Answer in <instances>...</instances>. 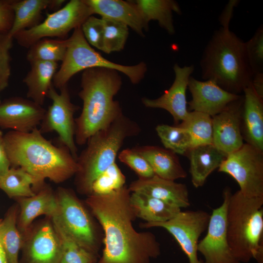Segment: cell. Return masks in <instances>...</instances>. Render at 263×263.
I'll use <instances>...</instances> for the list:
<instances>
[{
    "instance_id": "9c48e42d",
    "label": "cell",
    "mask_w": 263,
    "mask_h": 263,
    "mask_svg": "<svg viewBox=\"0 0 263 263\" xmlns=\"http://www.w3.org/2000/svg\"><path fill=\"white\" fill-rule=\"evenodd\" d=\"M93 13L85 0H71L54 12L47 14L37 25L22 30L14 37L21 46L29 48L44 38L64 39L72 30L81 26Z\"/></svg>"
},
{
    "instance_id": "836d02e7",
    "label": "cell",
    "mask_w": 263,
    "mask_h": 263,
    "mask_svg": "<svg viewBox=\"0 0 263 263\" xmlns=\"http://www.w3.org/2000/svg\"><path fill=\"white\" fill-rule=\"evenodd\" d=\"M54 225L61 243L62 253L60 263H95V254L80 245L59 228Z\"/></svg>"
},
{
    "instance_id": "b9f144b4",
    "label": "cell",
    "mask_w": 263,
    "mask_h": 263,
    "mask_svg": "<svg viewBox=\"0 0 263 263\" xmlns=\"http://www.w3.org/2000/svg\"><path fill=\"white\" fill-rule=\"evenodd\" d=\"M11 168V165L6 151L4 134L0 130V176L6 173Z\"/></svg>"
},
{
    "instance_id": "4fadbf2b",
    "label": "cell",
    "mask_w": 263,
    "mask_h": 263,
    "mask_svg": "<svg viewBox=\"0 0 263 263\" xmlns=\"http://www.w3.org/2000/svg\"><path fill=\"white\" fill-rule=\"evenodd\" d=\"M230 188L223 191V201L213 209L205 236L199 242L198 252L204 257V263H241L234 256L229 246L226 234V212Z\"/></svg>"
},
{
    "instance_id": "1f68e13d",
    "label": "cell",
    "mask_w": 263,
    "mask_h": 263,
    "mask_svg": "<svg viewBox=\"0 0 263 263\" xmlns=\"http://www.w3.org/2000/svg\"><path fill=\"white\" fill-rule=\"evenodd\" d=\"M177 125L185 128L189 133L192 141L191 148L199 145L212 144V120L210 115L198 112H188L186 118Z\"/></svg>"
},
{
    "instance_id": "d6986e66",
    "label": "cell",
    "mask_w": 263,
    "mask_h": 263,
    "mask_svg": "<svg viewBox=\"0 0 263 263\" xmlns=\"http://www.w3.org/2000/svg\"><path fill=\"white\" fill-rule=\"evenodd\" d=\"M131 192L144 194L180 208L190 205L189 194L185 184L167 180L155 175L149 178H139L128 187Z\"/></svg>"
},
{
    "instance_id": "5b68a950",
    "label": "cell",
    "mask_w": 263,
    "mask_h": 263,
    "mask_svg": "<svg viewBox=\"0 0 263 263\" xmlns=\"http://www.w3.org/2000/svg\"><path fill=\"white\" fill-rule=\"evenodd\" d=\"M141 131L135 121L122 113L108 126L92 135L76 159L75 184L77 191L87 196L91 195L93 182L115 162L125 140L138 135Z\"/></svg>"
},
{
    "instance_id": "7402d4cb",
    "label": "cell",
    "mask_w": 263,
    "mask_h": 263,
    "mask_svg": "<svg viewBox=\"0 0 263 263\" xmlns=\"http://www.w3.org/2000/svg\"><path fill=\"white\" fill-rule=\"evenodd\" d=\"M85 1L93 14H96L101 18L121 22L140 36H143V30L148 29L132 0H85Z\"/></svg>"
},
{
    "instance_id": "ffe728a7",
    "label": "cell",
    "mask_w": 263,
    "mask_h": 263,
    "mask_svg": "<svg viewBox=\"0 0 263 263\" xmlns=\"http://www.w3.org/2000/svg\"><path fill=\"white\" fill-rule=\"evenodd\" d=\"M16 199L19 208L17 227L22 235L28 230L37 217L44 215L52 218L56 212V192L48 185H44L32 196Z\"/></svg>"
},
{
    "instance_id": "52a82bcc",
    "label": "cell",
    "mask_w": 263,
    "mask_h": 263,
    "mask_svg": "<svg viewBox=\"0 0 263 263\" xmlns=\"http://www.w3.org/2000/svg\"><path fill=\"white\" fill-rule=\"evenodd\" d=\"M98 67L120 72L133 84L138 83L144 78L147 70V65L143 62L127 66L105 58L92 48L79 26L75 29L71 36L68 38L66 54L60 68L55 75L53 85L59 90L67 85L68 81L75 74L88 69Z\"/></svg>"
},
{
    "instance_id": "ac0fdd59",
    "label": "cell",
    "mask_w": 263,
    "mask_h": 263,
    "mask_svg": "<svg viewBox=\"0 0 263 263\" xmlns=\"http://www.w3.org/2000/svg\"><path fill=\"white\" fill-rule=\"evenodd\" d=\"M188 88L191 95V100L188 103L189 109L211 117L221 112L241 96L225 91L211 80L200 81L191 76Z\"/></svg>"
},
{
    "instance_id": "44dd1931",
    "label": "cell",
    "mask_w": 263,
    "mask_h": 263,
    "mask_svg": "<svg viewBox=\"0 0 263 263\" xmlns=\"http://www.w3.org/2000/svg\"><path fill=\"white\" fill-rule=\"evenodd\" d=\"M243 92L241 119L243 139L245 143L263 151V98L258 95L251 84Z\"/></svg>"
},
{
    "instance_id": "e0dca14e",
    "label": "cell",
    "mask_w": 263,
    "mask_h": 263,
    "mask_svg": "<svg viewBox=\"0 0 263 263\" xmlns=\"http://www.w3.org/2000/svg\"><path fill=\"white\" fill-rule=\"evenodd\" d=\"M175 78L170 87L161 96L155 99L144 97L143 104L147 108L164 109L172 116L176 125L183 121L187 116L186 91L194 66L181 67L177 64L173 66Z\"/></svg>"
},
{
    "instance_id": "f6af8a7d",
    "label": "cell",
    "mask_w": 263,
    "mask_h": 263,
    "mask_svg": "<svg viewBox=\"0 0 263 263\" xmlns=\"http://www.w3.org/2000/svg\"><path fill=\"white\" fill-rule=\"evenodd\" d=\"M0 263H8L5 253L0 243Z\"/></svg>"
},
{
    "instance_id": "bcb514c9",
    "label": "cell",
    "mask_w": 263,
    "mask_h": 263,
    "mask_svg": "<svg viewBox=\"0 0 263 263\" xmlns=\"http://www.w3.org/2000/svg\"><path fill=\"white\" fill-rule=\"evenodd\" d=\"M1 221V220H0V223Z\"/></svg>"
},
{
    "instance_id": "6da1fadb",
    "label": "cell",
    "mask_w": 263,
    "mask_h": 263,
    "mask_svg": "<svg viewBox=\"0 0 263 263\" xmlns=\"http://www.w3.org/2000/svg\"><path fill=\"white\" fill-rule=\"evenodd\" d=\"M128 187L110 193H92L85 203L104 232V247L98 263H149L160 254V245L151 232L137 231Z\"/></svg>"
},
{
    "instance_id": "7a4b0ae2",
    "label": "cell",
    "mask_w": 263,
    "mask_h": 263,
    "mask_svg": "<svg viewBox=\"0 0 263 263\" xmlns=\"http://www.w3.org/2000/svg\"><path fill=\"white\" fill-rule=\"evenodd\" d=\"M11 167L21 168L39 183L46 179L62 183L75 175L76 160L65 146H56L38 128L28 132L10 131L4 134Z\"/></svg>"
},
{
    "instance_id": "60d3db41",
    "label": "cell",
    "mask_w": 263,
    "mask_h": 263,
    "mask_svg": "<svg viewBox=\"0 0 263 263\" xmlns=\"http://www.w3.org/2000/svg\"><path fill=\"white\" fill-rule=\"evenodd\" d=\"M14 0H0V33L7 34L14 20L12 4Z\"/></svg>"
},
{
    "instance_id": "cb8c5ba5",
    "label": "cell",
    "mask_w": 263,
    "mask_h": 263,
    "mask_svg": "<svg viewBox=\"0 0 263 263\" xmlns=\"http://www.w3.org/2000/svg\"><path fill=\"white\" fill-rule=\"evenodd\" d=\"M187 154L191 182L196 188L204 185L208 176L219 168L226 157L213 144L196 146L190 149Z\"/></svg>"
},
{
    "instance_id": "e575fe53",
    "label": "cell",
    "mask_w": 263,
    "mask_h": 263,
    "mask_svg": "<svg viewBox=\"0 0 263 263\" xmlns=\"http://www.w3.org/2000/svg\"><path fill=\"white\" fill-rule=\"evenodd\" d=\"M102 19L104 27L103 51L106 54L122 50L129 36V27L112 19Z\"/></svg>"
},
{
    "instance_id": "8fae6325",
    "label": "cell",
    "mask_w": 263,
    "mask_h": 263,
    "mask_svg": "<svg viewBox=\"0 0 263 263\" xmlns=\"http://www.w3.org/2000/svg\"><path fill=\"white\" fill-rule=\"evenodd\" d=\"M56 91L53 85L47 97L52 101L39 125L40 132L46 133L55 132L61 145L66 147L76 160L77 148L75 140V122L74 114L78 107L71 101L67 85Z\"/></svg>"
},
{
    "instance_id": "f35d334b",
    "label": "cell",
    "mask_w": 263,
    "mask_h": 263,
    "mask_svg": "<svg viewBox=\"0 0 263 263\" xmlns=\"http://www.w3.org/2000/svg\"><path fill=\"white\" fill-rule=\"evenodd\" d=\"M81 29L88 43L103 51L104 27L102 19L91 16L82 24Z\"/></svg>"
},
{
    "instance_id": "3957f363",
    "label": "cell",
    "mask_w": 263,
    "mask_h": 263,
    "mask_svg": "<svg viewBox=\"0 0 263 263\" xmlns=\"http://www.w3.org/2000/svg\"><path fill=\"white\" fill-rule=\"evenodd\" d=\"M122 84L115 70L98 67L83 71L78 93L83 105L81 113L75 118L76 144H86L92 135L123 113L119 103L114 100Z\"/></svg>"
},
{
    "instance_id": "d4e9b609",
    "label": "cell",
    "mask_w": 263,
    "mask_h": 263,
    "mask_svg": "<svg viewBox=\"0 0 263 263\" xmlns=\"http://www.w3.org/2000/svg\"><path fill=\"white\" fill-rule=\"evenodd\" d=\"M64 0H14L12 9L14 20L7 34L14 38L19 32L38 23L43 11L47 9H57L65 2Z\"/></svg>"
},
{
    "instance_id": "9a60e30c",
    "label": "cell",
    "mask_w": 263,
    "mask_h": 263,
    "mask_svg": "<svg viewBox=\"0 0 263 263\" xmlns=\"http://www.w3.org/2000/svg\"><path fill=\"white\" fill-rule=\"evenodd\" d=\"M244 95L212 117V144L226 156L244 145L241 119Z\"/></svg>"
},
{
    "instance_id": "8992f818",
    "label": "cell",
    "mask_w": 263,
    "mask_h": 263,
    "mask_svg": "<svg viewBox=\"0 0 263 263\" xmlns=\"http://www.w3.org/2000/svg\"><path fill=\"white\" fill-rule=\"evenodd\" d=\"M228 242L241 263L255 259L263 263V197L231 193L226 212Z\"/></svg>"
},
{
    "instance_id": "277c9868",
    "label": "cell",
    "mask_w": 263,
    "mask_h": 263,
    "mask_svg": "<svg viewBox=\"0 0 263 263\" xmlns=\"http://www.w3.org/2000/svg\"><path fill=\"white\" fill-rule=\"evenodd\" d=\"M202 77L211 80L225 91L239 94L251 84L253 74L245 42L229 26L216 30L207 43L200 62Z\"/></svg>"
},
{
    "instance_id": "ee69618b",
    "label": "cell",
    "mask_w": 263,
    "mask_h": 263,
    "mask_svg": "<svg viewBox=\"0 0 263 263\" xmlns=\"http://www.w3.org/2000/svg\"><path fill=\"white\" fill-rule=\"evenodd\" d=\"M251 85L258 95L263 98V73H257L253 75Z\"/></svg>"
},
{
    "instance_id": "8d00e7d4",
    "label": "cell",
    "mask_w": 263,
    "mask_h": 263,
    "mask_svg": "<svg viewBox=\"0 0 263 263\" xmlns=\"http://www.w3.org/2000/svg\"><path fill=\"white\" fill-rule=\"evenodd\" d=\"M245 49L248 61L253 75L263 73V28L257 30L253 36L245 42Z\"/></svg>"
},
{
    "instance_id": "7bdbcfd3",
    "label": "cell",
    "mask_w": 263,
    "mask_h": 263,
    "mask_svg": "<svg viewBox=\"0 0 263 263\" xmlns=\"http://www.w3.org/2000/svg\"><path fill=\"white\" fill-rule=\"evenodd\" d=\"M238 0H230L226 5L225 9L220 17V21L222 26H229L234 7L237 5Z\"/></svg>"
},
{
    "instance_id": "4dcf8cb0",
    "label": "cell",
    "mask_w": 263,
    "mask_h": 263,
    "mask_svg": "<svg viewBox=\"0 0 263 263\" xmlns=\"http://www.w3.org/2000/svg\"><path fill=\"white\" fill-rule=\"evenodd\" d=\"M67 45L68 38H44L29 48L26 58L30 63L37 61L62 62Z\"/></svg>"
},
{
    "instance_id": "603a6c76",
    "label": "cell",
    "mask_w": 263,
    "mask_h": 263,
    "mask_svg": "<svg viewBox=\"0 0 263 263\" xmlns=\"http://www.w3.org/2000/svg\"><path fill=\"white\" fill-rule=\"evenodd\" d=\"M132 149L146 159L155 175L172 181L187 176L177 155L172 151L150 145L135 146Z\"/></svg>"
},
{
    "instance_id": "d590c367",
    "label": "cell",
    "mask_w": 263,
    "mask_h": 263,
    "mask_svg": "<svg viewBox=\"0 0 263 263\" xmlns=\"http://www.w3.org/2000/svg\"><path fill=\"white\" fill-rule=\"evenodd\" d=\"M126 177L115 162L101 173L94 181L92 193L103 195L110 193L125 186Z\"/></svg>"
},
{
    "instance_id": "484cf974",
    "label": "cell",
    "mask_w": 263,
    "mask_h": 263,
    "mask_svg": "<svg viewBox=\"0 0 263 263\" xmlns=\"http://www.w3.org/2000/svg\"><path fill=\"white\" fill-rule=\"evenodd\" d=\"M31 68L23 79L27 87V97L42 106L53 85L58 69L56 62L37 61L30 63Z\"/></svg>"
},
{
    "instance_id": "f546056e",
    "label": "cell",
    "mask_w": 263,
    "mask_h": 263,
    "mask_svg": "<svg viewBox=\"0 0 263 263\" xmlns=\"http://www.w3.org/2000/svg\"><path fill=\"white\" fill-rule=\"evenodd\" d=\"M19 206H12L0 223V243L5 253L8 263H19V254L23 236L17 227Z\"/></svg>"
},
{
    "instance_id": "d6a6232c",
    "label": "cell",
    "mask_w": 263,
    "mask_h": 263,
    "mask_svg": "<svg viewBox=\"0 0 263 263\" xmlns=\"http://www.w3.org/2000/svg\"><path fill=\"white\" fill-rule=\"evenodd\" d=\"M155 130L164 148L176 154H187L192 148L190 134L183 127L159 124L156 127Z\"/></svg>"
},
{
    "instance_id": "7dc6e473",
    "label": "cell",
    "mask_w": 263,
    "mask_h": 263,
    "mask_svg": "<svg viewBox=\"0 0 263 263\" xmlns=\"http://www.w3.org/2000/svg\"><path fill=\"white\" fill-rule=\"evenodd\" d=\"M0 102H1V101H0Z\"/></svg>"
},
{
    "instance_id": "4316f807",
    "label": "cell",
    "mask_w": 263,
    "mask_h": 263,
    "mask_svg": "<svg viewBox=\"0 0 263 263\" xmlns=\"http://www.w3.org/2000/svg\"><path fill=\"white\" fill-rule=\"evenodd\" d=\"M130 202L136 218L148 223L167 221L181 210L161 200L140 193L131 192Z\"/></svg>"
},
{
    "instance_id": "83f0119b",
    "label": "cell",
    "mask_w": 263,
    "mask_h": 263,
    "mask_svg": "<svg viewBox=\"0 0 263 263\" xmlns=\"http://www.w3.org/2000/svg\"><path fill=\"white\" fill-rule=\"evenodd\" d=\"M132 2L139 11L145 24L150 20L158 21L160 27L169 34L175 33L173 12L181 13L179 5L172 0H136Z\"/></svg>"
},
{
    "instance_id": "f1b7e54d",
    "label": "cell",
    "mask_w": 263,
    "mask_h": 263,
    "mask_svg": "<svg viewBox=\"0 0 263 263\" xmlns=\"http://www.w3.org/2000/svg\"><path fill=\"white\" fill-rule=\"evenodd\" d=\"M45 184L39 183L31 174L21 168L11 167L0 176V189L10 198L32 196Z\"/></svg>"
},
{
    "instance_id": "ba28073f",
    "label": "cell",
    "mask_w": 263,
    "mask_h": 263,
    "mask_svg": "<svg viewBox=\"0 0 263 263\" xmlns=\"http://www.w3.org/2000/svg\"><path fill=\"white\" fill-rule=\"evenodd\" d=\"M56 195L57 208L51 218L53 224L80 245L96 255L102 237L87 209L71 189L59 187Z\"/></svg>"
},
{
    "instance_id": "ab89813d",
    "label": "cell",
    "mask_w": 263,
    "mask_h": 263,
    "mask_svg": "<svg viewBox=\"0 0 263 263\" xmlns=\"http://www.w3.org/2000/svg\"><path fill=\"white\" fill-rule=\"evenodd\" d=\"M13 38L0 33V91L5 89L11 75L9 51Z\"/></svg>"
},
{
    "instance_id": "7c38bea8",
    "label": "cell",
    "mask_w": 263,
    "mask_h": 263,
    "mask_svg": "<svg viewBox=\"0 0 263 263\" xmlns=\"http://www.w3.org/2000/svg\"><path fill=\"white\" fill-rule=\"evenodd\" d=\"M210 214L202 210H181L174 217L164 222L141 225L143 228L161 227L176 240L188 258L189 263H204L198 257L199 239L207 229Z\"/></svg>"
},
{
    "instance_id": "5bb4252c",
    "label": "cell",
    "mask_w": 263,
    "mask_h": 263,
    "mask_svg": "<svg viewBox=\"0 0 263 263\" xmlns=\"http://www.w3.org/2000/svg\"><path fill=\"white\" fill-rule=\"evenodd\" d=\"M22 236L19 263H60L61 243L52 220L31 225Z\"/></svg>"
},
{
    "instance_id": "2e32d148",
    "label": "cell",
    "mask_w": 263,
    "mask_h": 263,
    "mask_svg": "<svg viewBox=\"0 0 263 263\" xmlns=\"http://www.w3.org/2000/svg\"><path fill=\"white\" fill-rule=\"evenodd\" d=\"M46 112L42 106L21 97L0 103V128L28 132L39 126Z\"/></svg>"
},
{
    "instance_id": "74e56055",
    "label": "cell",
    "mask_w": 263,
    "mask_h": 263,
    "mask_svg": "<svg viewBox=\"0 0 263 263\" xmlns=\"http://www.w3.org/2000/svg\"><path fill=\"white\" fill-rule=\"evenodd\" d=\"M118 158L134 171L139 178H149L155 175L146 159L132 148L123 150L119 153Z\"/></svg>"
},
{
    "instance_id": "30bf717a",
    "label": "cell",
    "mask_w": 263,
    "mask_h": 263,
    "mask_svg": "<svg viewBox=\"0 0 263 263\" xmlns=\"http://www.w3.org/2000/svg\"><path fill=\"white\" fill-rule=\"evenodd\" d=\"M218 171L230 175L248 197H263V151L246 143L227 155Z\"/></svg>"
}]
</instances>
